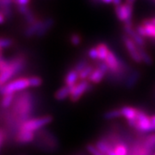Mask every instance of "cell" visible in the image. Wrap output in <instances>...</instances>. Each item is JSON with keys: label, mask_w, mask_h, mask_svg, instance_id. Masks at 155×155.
Masks as SVG:
<instances>
[{"label": "cell", "mask_w": 155, "mask_h": 155, "mask_svg": "<svg viewBox=\"0 0 155 155\" xmlns=\"http://www.w3.org/2000/svg\"><path fill=\"white\" fill-rule=\"evenodd\" d=\"M29 87L28 78H19L1 85V94H15L18 91H22Z\"/></svg>", "instance_id": "1"}, {"label": "cell", "mask_w": 155, "mask_h": 155, "mask_svg": "<svg viewBox=\"0 0 155 155\" xmlns=\"http://www.w3.org/2000/svg\"><path fill=\"white\" fill-rule=\"evenodd\" d=\"M54 118L52 116H44L39 118H33L26 120L25 122H22V124L20 127L21 131H30L35 132L36 130H39L40 128L45 127L46 125L49 124L53 122Z\"/></svg>", "instance_id": "2"}, {"label": "cell", "mask_w": 155, "mask_h": 155, "mask_svg": "<svg viewBox=\"0 0 155 155\" xmlns=\"http://www.w3.org/2000/svg\"><path fill=\"white\" fill-rule=\"evenodd\" d=\"M14 104V110H16L19 116L26 117L32 110V101L29 93H23L17 98Z\"/></svg>", "instance_id": "3"}, {"label": "cell", "mask_w": 155, "mask_h": 155, "mask_svg": "<svg viewBox=\"0 0 155 155\" xmlns=\"http://www.w3.org/2000/svg\"><path fill=\"white\" fill-rule=\"evenodd\" d=\"M134 128L142 133L155 132V124L152 122L151 116H147L143 111L139 110L136 118V126Z\"/></svg>", "instance_id": "4"}, {"label": "cell", "mask_w": 155, "mask_h": 155, "mask_svg": "<svg viewBox=\"0 0 155 155\" xmlns=\"http://www.w3.org/2000/svg\"><path fill=\"white\" fill-rule=\"evenodd\" d=\"M91 83L89 80H80L79 82H78L77 84L71 89V101L73 103L78 102L84 93H86L91 88Z\"/></svg>", "instance_id": "5"}, {"label": "cell", "mask_w": 155, "mask_h": 155, "mask_svg": "<svg viewBox=\"0 0 155 155\" xmlns=\"http://www.w3.org/2000/svg\"><path fill=\"white\" fill-rule=\"evenodd\" d=\"M122 41H123V43H124V46H125V48L128 53V54L131 57V59L135 63H138V64L142 63L141 57H140V53H139L138 46L134 43L133 40L125 34L122 36Z\"/></svg>", "instance_id": "6"}, {"label": "cell", "mask_w": 155, "mask_h": 155, "mask_svg": "<svg viewBox=\"0 0 155 155\" xmlns=\"http://www.w3.org/2000/svg\"><path fill=\"white\" fill-rule=\"evenodd\" d=\"M115 13L120 22H125L127 21H132L133 5L125 3L120 5L115 6Z\"/></svg>", "instance_id": "7"}, {"label": "cell", "mask_w": 155, "mask_h": 155, "mask_svg": "<svg viewBox=\"0 0 155 155\" xmlns=\"http://www.w3.org/2000/svg\"><path fill=\"white\" fill-rule=\"evenodd\" d=\"M122 113V117H124L127 122L136 120L139 110L131 106H123L120 109Z\"/></svg>", "instance_id": "8"}, {"label": "cell", "mask_w": 155, "mask_h": 155, "mask_svg": "<svg viewBox=\"0 0 155 155\" xmlns=\"http://www.w3.org/2000/svg\"><path fill=\"white\" fill-rule=\"evenodd\" d=\"M78 79H79V73L74 68H72L71 70H69L66 74L65 84L68 87H70V89H72L77 84Z\"/></svg>", "instance_id": "9"}, {"label": "cell", "mask_w": 155, "mask_h": 155, "mask_svg": "<svg viewBox=\"0 0 155 155\" xmlns=\"http://www.w3.org/2000/svg\"><path fill=\"white\" fill-rule=\"evenodd\" d=\"M35 140V134L30 131H19L16 136V141L20 144L30 143Z\"/></svg>", "instance_id": "10"}, {"label": "cell", "mask_w": 155, "mask_h": 155, "mask_svg": "<svg viewBox=\"0 0 155 155\" xmlns=\"http://www.w3.org/2000/svg\"><path fill=\"white\" fill-rule=\"evenodd\" d=\"M54 25V20L53 18L47 17V18L43 19L42 24H41L39 31L36 34V36L37 37H43L44 35L48 34V32L49 31Z\"/></svg>", "instance_id": "11"}, {"label": "cell", "mask_w": 155, "mask_h": 155, "mask_svg": "<svg viewBox=\"0 0 155 155\" xmlns=\"http://www.w3.org/2000/svg\"><path fill=\"white\" fill-rule=\"evenodd\" d=\"M42 21H43V19H38L35 22H34L30 25H28V27L24 30V35L28 38H31L35 35H36V34L42 24Z\"/></svg>", "instance_id": "12"}, {"label": "cell", "mask_w": 155, "mask_h": 155, "mask_svg": "<svg viewBox=\"0 0 155 155\" xmlns=\"http://www.w3.org/2000/svg\"><path fill=\"white\" fill-rule=\"evenodd\" d=\"M140 76V73L138 70H134L131 72V73L127 76L126 82H125V86L127 89H132L136 85V84L138 83L139 78Z\"/></svg>", "instance_id": "13"}, {"label": "cell", "mask_w": 155, "mask_h": 155, "mask_svg": "<svg viewBox=\"0 0 155 155\" xmlns=\"http://www.w3.org/2000/svg\"><path fill=\"white\" fill-rule=\"evenodd\" d=\"M71 96V89L67 85H64L54 93V98L58 101H64Z\"/></svg>", "instance_id": "14"}, {"label": "cell", "mask_w": 155, "mask_h": 155, "mask_svg": "<svg viewBox=\"0 0 155 155\" xmlns=\"http://www.w3.org/2000/svg\"><path fill=\"white\" fill-rule=\"evenodd\" d=\"M105 74V72H103L101 69L96 67L94 69V71L91 74V76L89 77L88 80L91 84H99L104 78Z\"/></svg>", "instance_id": "15"}, {"label": "cell", "mask_w": 155, "mask_h": 155, "mask_svg": "<svg viewBox=\"0 0 155 155\" xmlns=\"http://www.w3.org/2000/svg\"><path fill=\"white\" fill-rule=\"evenodd\" d=\"M96 147H97V148H98V149H99L103 153H104L105 155L107 154V153H108L111 149H113V148H114L109 140H104V139L97 140V141L96 142Z\"/></svg>", "instance_id": "16"}, {"label": "cell", "mask_w": 155, "mask_h": 155, "mask_svg": "<svg viewBox=\"0 0 155 155\" xmlns=\"http://www.w3.org/2000/svg\"><path fill=\"white\" fill-rule=\"evenodd\" d=\"M97 48L98 51V61H104L110 51L108 45L104 42H101L97 45Z\"/></svg>", "instance_id": "17"}, {"label": "cell", "mask_w": 155, "mask_h": 155, "mask_svg": "<svg viewBox=\"0 0 155 155\" xmlns=\"http://www.w3.org/2000/svg\"><path fill=\"white\" fill-rule=\"evenodd\" d=\"M133 155H152V150L147 148L143 145H136L132 148Z\"/></svg>", "instance_id": "18"}, {"label": "cell", "mask_w": 155, "mask_h": 155, "mask_svg": "<svg viewBox=\"0 0 155 155\" xmlns=\"http://www.w3.org/2000/svg\"><path fill=\"white\" fill-rule=\"evenodd\" d=\"M96 68L95 65H88L84 69L79 72V80H88L89 77Z\"/></svg>", "instance_id": "19"}, {"label": "cell", "mask_w": 155, "mask_h": 155, "mask_svg": "<svg viewBox=\"0 0 155 155\" xmlns=\"http://www.w3.org/2000/svg\"><path fill=\"white\" fill-rule=\"evenodd\" d=\"M139 53H140V55L141 57V60L142 62H144L146 65L147 66H152L153 65V58L151 57L149 54L144 49V48H140L138 47Z\"/></svg>", "instance_id": "20"}, {"label": "cell", "mask_w": 155, "mask_h": 155, "mask_svg": "<svg viewBox=\"0 0 155 155\" xmlns=\"http://www.w3.org/2000/svg\"><path fill=\"white\" fill-rule=\"evenodd\" d=\"M15 100V94H6L3 95L2 101H1V106L3 109H7L14 103Z\"/></svg>", "instance_id": "21"}, {"label": "cell", "mask_w": 155, "mask_h": 155, "mask_svg": "<svg viewBox=\"0 0 155 155\" xmlns=\"http://www.w3.org/2000/svg\"><path fill=\"white\" fill-rule=\"evenodd\" d=\"M142 145L150 150L155 148V134H152L148 135L147 138H145L142 142Z\"/></svg>", "instance_id": "22"}, {"label": "cell", "mask_w": 155, "mask_h": 155, "mask_svg": "<svg viewBox=\"0 0 155 155\" xmlns=\"http://www.w3.org/2000/svg\"><path fill=\"white\" fill-rule=\"evenodd\" d=\"M119 117H122V113L120 110H112L107 111L104 114V118L105 120H113Z\"/></svg>", "instance_id": "23"}, {"label": "cell", "mask_w": 155, "mask_h": 155, "mask_svg": "<svg viewBox=\"0 0 155 155\" xmlns=\"http://www.w3.org/2000/svg\"><path fill=\"white\" fill-rule=\"evenodd\" d=\"M114 150L117 155H127L128 150L126 145L124 143H117L114 147Z\"/></svg>", "instance_id": "24"}, {"label": "cell", "mask_w": 155, "mask_h": 155, "mask_svg": "<svg viewBox=\"0 0 155 155\" xmlns=\"http://www.w3.org/2000/svg\"><path fill=\"white\" fill-rule=\"evenodd\" d=\"M28 83H29V87L32 88H36L41 85L42 84V79L37 76H32L28 78Z\"/></svg>", "instance_id": "25"}, {"label": "cell", "mask_w": 155, "mask_h": 155, "mask_svg": "<svg viewBox=\"0 0 155 155\" xmlns=\"http://www.w3.org/2000/svg\"><path fill=\"white\" fill-rule=\"evenodd\" d=\"M23 18H24V20L26 21V22L28 23V25H30V24H32L34 22H35L39 19V18H37V17L34 14L33 11H31V10L28 11L27 14H25V15L23 16Z\"/></svg>", "instance_id": "26"}, {"label": "cell", "mask_w": 155, "mask_h": 155, "mask_svg": "<svg viewBox=\"0 0 155 155\" xmlns=\"http://www.w3.org/2000/svg\"><path fill=\"white\" fill-rule=\"evenodd\" d=\"M14 43V41L11 38H8V37H2L0 40V47H1V49L4 50L8 48H11V46Z\"/></svg>", "instance_id": "27"}, {"label": "cell", "mask_w": 155, "mask_h": 155, "mask_svg": "<svg viewBox=\"0 0 155 155\" xmlns=\"http://www.w3.org/2000/svg\"><path fill=\"white\" fill-rule=\"evenodd\" d=\"M88 65H90L88 61H87V60H85V59H82V60H80V61H78L77 63H76V65L74 66L73 68H74V69H75V70L79 73V72H81L83 69H84L85 67H87Z\"/></svg>", "instance_id": "28"}, {"label": "cell", "mask_w": 155, "mask_h": 155, "mask_svg": "<svg viewBox=\"0 0 155 155\" xmlns=\"http://www.w3.org/2000/svg\"><path fill=\"white\" fill-rule=\"evenodd\" d=\"M86 150H87L91 155H105L104 153H103L96 147V145L88 144L86 146Z\"/></svg>", "instance_id": "29"}, {"label": "cell", "mask_w": 155, "mask_h": 155, "mask_svg": "<svg viewBox=\"0 0 155 155\" xmlns=\"http://www.w3.org/2000/svg\"><path fill=\"white\" fill-rule=\"evenodd\" d=\"M1 12L5 15L6 19H10L13 15V10L11 6H1Z\"/></svg>", "instance_id": "30"}, {"label": "cell", "mask_w": 155, "mask_h": 155, "mask_svg": "<svg viewBox=\"0 0 155 155\" xmlns=\"http://www.w3.org/2000/svg\"><path fill=\"white\" fill-rule=\"evenodd\" d=\"M82 41V38L78 34H72L70 36V42L73 46H78Z\"/></svg>", "instance_id": "31"}, {"label": "cell", "mask_w": 155, "mask_h": 155, "mask_svg": "<svg viewBox=\"0 0 155 155\" xmlns=\"http://www.w3.org/2000/svg\"><path fill=\"white\" fill-rule=\"evenodd\" d=\"M88 56L90 57V59H91L93 61L98 60V51L97 48V46L92 47L88 50Z\"/></svg>", "instance_id": "32"}, {"label": "cell", "mask_w": 155, "mask_h": 155, "mask_svg": "<svg viewBox=\"0 0 155 155\" xmlns=\"http://www.w3.org/2000/svg\"><path fill=\"white\" fill-rule=\"evenodd\" d=\"M135 30H136L137 33H138L139 35H140L142 37L147 38V32H146V28H145L144 25H143L141 22L135 27Z\"/></svg>", "instance_id": "33"}, {"label": "cell", "mask_w": 155, "mask_h": 155, "mask_svg": "<svg viewBox=\"0 0 155 155\" xmlns=\"http://www.w3.org/2000/svg\"><path fill=\"white\" fill-rule=\"evenodd\" d=\"M17 11L20 13V14H22V16H24L25 14H27L28 11H30V9H29V7L28 5L27 6H18L17 5Z\"/></svg>", "instance_id": "34"}, {"label": "cell", "mask_w": 155, "mask_h": 155, "mask_svg": "<svg viewBox=\"0 0 155 155\" xmlns=\"http://www.w3.org/2000/svg\"><path fill=\"white\" fill-rule=\"evenodd\" d=\"M16 5L18 6H27L30 3V0H14Z\"/></svg>", "instance_id": "35"}, {"label": "cell", "mask_w": 155, "mask_h": 155, "mask_svg": "<svg viewBox=\"0 0 155 155\" xmlns=\"http://www.w3.org/2000/svg\"><path fill=\"white\" fill-rule=\"evenodd\" d=\"M14 3V0H0V6H11Z\"/></svg>", "instance_id": "36"}, {"label": "cell", "mask_w": 155, "mask_h": 155, "mask_svg": "<svg viewBox=\"0 0 155 155\" xmlns=\"http://www.w3.org/2000/svg\"><path fill=\"white\" fill-rule=\"evenodd\" d=\"M4 140H5V131H4V129H1V131H0V145H1V147H3V145H4Z\"/></svg>", "instance_id": "37"}, {"label": "cell", "mask_w": 155, "mask_h": 155, "mask_svg": "<svg viewBox=\"0 0 155 155\" xmlns=\"http://www.w3.org/2000/svg\"><path fill=\"white\" fill-rule=\"evenodd\" d=\"M5 15L2 12H0V22L1 23H4L5 22Z\"/></svg>", "instance_id": "38"}, {"label": "cell", "mask_w": 155, "mask_h": 155, "mask_svg": "<svg viewBox=\"0 0 155 155\" xmlns=\"http://www.w3.org/2000/svg\"><path fill=\"white\" fill-rule=\"evenodd\" d=\"M113 4L115 5V6L120 5H122V0H113Z\"/></svg>", "instance_id": "39"}, {"label": "cell", "mask_w": 155, "mask_h": 155, "mask_svg": "<svg viewBox=\"0 0 155 155\" xmlns=\"http://www.w3.org/2000/svg\"><path fill=\"white\" fill-rule=\"evenodd\" d=\"M102 4H105V5H110L111 3H113V0H101Z\"/></svg>", "instance_id": "40"}, {"label": "cell", "mask_w": 155, "mask_h": 155, "mask_svg": "<svg viewBox=\"0 0 155 155\" xmlns=\"http://www.w3.org/2000/svg\"><path fill=\"white\" fill-rule=\"evenodd\" d=\"M135 1H136V0H126V4H128V5H133L135 3Z\"/></svg>", "instance_id": "41"}, {"label": "cell", "mask_w": 155, "mask_h": 155, "mask_svg": "<svg viewBox=\"0 0 155 155\" xmlns=\"http://www.w3.org/2000/svg\"><path fill=\"white\" fill-rule=\"evenodd\" d=\"M106 155H117V154H116V152H115V150H114V148H113V149H111Z\"/></svg>", "instance_id": "42"}, {"label": "cell", "mask_w": 155, "mask_h": 155, "mask_svg": "<svg viewBox=\"0 0 155 155\" xmlns=\"http://www.w3.org/2000/svg\"><path fill=\"white\" fill-rule=\"evenodd\" d=\"M93 4L95 5H100V4H102V2H101V0H91Z\"/></svg>", "instance_id": "43"}, {"label": "cell", "mask_w": 155, "mask_h": 155, "mask_svg": "<svg viewBox=\"0 0 155 155\" xmlns=\"http://www.w3.org/2000/svg\"><path fill=\"white\" fill-rule=\"evenodd\" d=\"M151 120H152V122H153V123L155 124V115H154V116H151Z\"/></svg>", "instance_id": "44"}, {"label": "cell", "mask_w": 155, "mask_h": 155, "mask_svg": "<svg viewBox=\"0 0 155 155\" xmlns=\"http://www.w3.org/2000/svg\"><path fill=\"white\" fill-rule=\"evenodd\" d=\"M152 1H153V3L155 4V0H152Z\"/></svg>", "instance_id": "45"}, {"label": "cell", "mask_w": 155, "mask_h": 155, "mask_svg": "<svg viewBox=\"0 0 155 155\" xmlns=\"http://www.w3.org/2000/svg\"><path fill=\"white\" fill-rule=\"evenodd\" d=\"M153 39H154V40H155V35H154V38H153Z\"/></svg>", "instance_id": "46"}, {"label": "cell", "mask_w": 155, "mask_h": 155, "mask_svg": "<svg viewBox=\"0 0 155 155\" xmlns=\"http://www.w3.org/2000/svg\"><path fill=\"white\" fill-rule=\"evenodd\" d=\"M153 155H155V153H154V154H153Z\"/></svg>", "instance_id": "47"}]
</instances>
